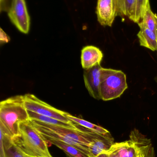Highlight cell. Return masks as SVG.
Segmentation results:
<instances>
[{
    "mask_svg": "<svg viewBox=\"0 0 157 157\" xmlns=\"http://www.w3.org/2000/svg\"><path fill=\"white\" fill-rule=\"evenodd\" d=\"M20 134L13 141L26 156L53 157L47 142L29 121L19 124Z\"/></svg>",
    "mask_w": 157,
    "mask_h": 157,
    "instance_id": "6da1fadb",
    "label": "cell"
},
{
    "mask_svg": "<svg viewBox=\"0 0 157 157\" xmlns=\"http://www.w3.org/2000/svg\"><path fill=\"white\" fill-rule=\"evenodd\" d=\"M29 120L24 95H17L1 101L0 123L6 128L13 138L20 134V124Z\"/></svg>",
    "mask_w": 157,
    "mask_h": 157,
    "instance_id": "7a4b0ae2",
    "label": "cell"
},
{
    "mask_svg": "<svg viewBox=\"0 0 157 157\" xmlns=\"http://www.w3.org/2000/svg\"><path fill=\"white\" fill-rule=\"evenodd\" d=\"M128 87L126 75L123 72L101 69L100 93L102 100L107 101L120 98Z\"/></svg>",
    "mask_w": 157,
    "mask_h": 157,
    "instance_id": "3957f363",
    "label": "cell"
},
{
    "mask_svg": "<svg viewBox=\"0 0 157 157\" xmlns=\"http://www.w3.org/2000/svg\"><path fill=\"white\" fill-rule=\"evenodd\" d=\"M30 121L35 125L55 133L73 141L78 142L84 145L88 146L90 143L95 139L100 138L106 135H101L92 132L88 129H79L78 130L50 125L36 120H30Z\"/></svg>",
    "mask_w": 157,
    "mask_h": 157,
    "instance_id": "277c9868",
    "label": "cell"
},
{
    "mask_svg": "<svg viewBox=\"0 0 157 157\" xmlns=\"http://www.w3.org/2000/svg\"><path fill=\"white\" fill-rule=\"evenodd\" d=\"M24 96L25 106L27 110L38 114L57 119L64 122L75 124L66 116V112L58 109L39 99L33 94H26Z\"/></svg>",
    "mask_w": 157,
    "mask_h": 157,
    "instance_id": "5b68a950",
    "label": "cell"
},
{
    "mask_svg": "<svg viewBox=\"0 0 157 157\" xmlns=\"http://www.w3.org/2000/svg\"><path fill=\"white\" fill-rule=\"evenodd\" d=\"M10 21L19 31L28 33L30 28V17L25 0H14L7 12Z\"/></svg>",
    "mask_w": 157,
    "mask_h": 157,
    "instance_id": "8992f818",
    "label": "cell"
},
{
    "mask_svg": "<svg viewBox=\"0 0 157 157\" xmlns=\"http://www.w3.org/2000/svg\"><path fill=\"white\" fill-rule=\"evenodd\" d=\"M96 14L101 25L111 27L118 16L117 0H98Z\"/></svg>",
    "mask_w": 157,
    "mask_h": 157,
    "instance_id": "52a82bcc",
    "label": "cell"
},
{
    "mask_svg": "<svg viewBox=\"0 0 157 157\" xmlns=\"http://www.w3.org/2000/svg\"><path fill=\"white\" fill-rule=\"evenodd\" d=\"M102 68L99 63L90 69L84 70V82L86 88L90 96L97 100L101 99L100 83Z\"/></svg>",
    "mask_w": 157,
    "mask_h": 157,
    "instance_id": "ba28073f",
    "label": "cell"
},
{
    "mask_svg": "<svg viewBox=\"0 0 157 157\" xmlns=\"http://www.w3.org/2000/svg\"><path fill=\"white\" fill-rule=\"evenodd\" d=\"M103 54L98 48L93 46L84 47L81 51V64L84 70H87L100 63Z\"/></svg>",
    "mask_w": 157,
    "mask_h": 157,
    "instance_id": "9c48e42d",
    "label": "cell"
},
{
    "mask_svg": "<svg viewBox=\"0 0 157 157\" xmlns=\"http://www.w3.org/2000/svg\"><path fill=\"white\" fill-rule=\"evenodd\" d=\"M108 151L116 154L120 157H144L139 147L131 140L114 143Z\"/></svg>",
    "mask_w": 157,
    "mask_h": 157,
    "instance_id": "30bf717a",
    "label": "cell"
},
{
    "mask_svg": "<svg viewBox=\"0 0 157 157\" xmlns=\"http://www.w3.org/2000/svg\"><path fill=\"white\" fill-rule=\"evenodd\" d=\"M130 140L139 147L145 157H155L154 147L149 139L142 135L137 129H134L131 132Z\"/></svg>",
    "mask_w": 157,
    "mask_h": 157,
    "instance_id": "8fae6325",
    "label": "cell"
},
{
    "mask_svg": "<svg viewBox=\"0 0 157 157\" xmlns=\"http://www.w3.org/2000/svg\"><path fill=\"white\" fill-rule=\"evenodd\" d=\"M114 143V139L110 133L95 139L88 145L89 157H96L100 153L108 151Z\"/></svg>",
    "mask_w": 157,
    "mask_h": 157,
    "instance_id": "7c38bea8",
    "label": "cell"
},
{
    "mask_svg": "<svg viewBox=\"0 0 157 157\" xmlns=\"http://www.w3.org/2000/svg\"><path fill=\"white\" fill-rule=\"evenodd\" d=\"M138 25L140 30L137 36L140 45L153 51H157V34L142 25Z\"/></svg>",
    "mask_w": 157,
    "mask_h": 157,
    "instance_id": "4fadbf2b",
    "label": "cell"
},
{
    "mask_svg": "<svg viewBox=\"0 0 157 157\" xmlns=\"http://www.w3.org/2000/svg\"><path fill=\"white\" fill-rule=\"evenodd\" d=\"M29 116V120H36L38 121L50 125H55V126H60V127H65V128H71V129L78 130L80 129L78 127V125L74 124H70L61 121H59L54 118H51L48 116L40 115L34 112L27 110Z\"/></svg>",
    "mask_w": 157,
    "mask_h": 157,
    "instance_id": "5bb4252c",
    "label": "cell"
},
{
    "mask_svg": "<svg viewBox=\"0 0 157 157\" xmlns=\"http://www.w3.org/2000/svg\"><path fill=\"white\" fill-rule=\"evenodd\" d=\"M136 0H117L118 16L127 17L133 21L135 13Z\"/></svg>",
    "mask_w": 157,
    "mask_h": 157,
    "instance_id": "9a60e30c",
    "label": "cell"
},
{
    "mask_svg": "<svg viewBox=\"0 0 157 157\" xmlns=\"http://www.w3.org/2000/svg\"><path fill=\"white\" fill-rule=\"evenodd\" d=\"M43 137L47 141V143H50L62 149L66 154L68 157H89L74 147L69 145L58 140L47 137Z\"/></svg>",
    "mask_w": 157,
    "mask_h": 157,
    "instance_id": "2e32d148",
    "label": "cell"
},
{
    "mask_svg": "<svg viewBox=\"0 0 157 157\" xmlns=\"http://www.w3.org/2000/svg\"><path fill=\"white\" fill-rule=\"evenodd\" d=\"M1 132L0 140L2 141L6 153V157H26L20 149L14 144L13 138Z\"/></svg>",
    "mask_w": 157,
    "mask_h": 157,
    "instance_id": "e0dca14e",
    "label": "cell"
},
{
    "mask_svg": "<svg viewBox=\"0 0 157 157\" xmlns=\"http://www.w3.org/2000/svg\"><path fill=\"white\" fill-rule=\"evenodd\" d=\"M66 116L69 120L76 125L82 126L84 128L88 129L92 132L101 135H107L110 133L105 128L91 123L87 121H85L83 119H80L71 115L70 113L66 112Z\"/></svg>",
    "mask_w": 157,
    "mask_h": 157,
    "instance_id": "ac0fdd59",
    "label": "cell"
},
{
    "mask_svg": "<svg viewBox=\"0 0 157 157\" xmlns=\"http://www.w3.org/2000/svg\"><path fill=\"white\" fill-rule=\"evenodd\" d=\"M157 34V15L151 9L150 3H147L142 21L138 23Z\"/></svg>",
    "mask_w": 157,
    "mask_h": 157,
    "instance_id": "d6986e66",
    "label": "cell"
},
{
    "mask_svg": "<svg viewBox=\"0 0 157 157\" xmlns=\"http://www.w3.org/2000/svg\"><path fill=\"white\" fill-rule=\"evenodd\" d=\"M149 2V0H136L135 13L133 22L138 24L142 21L147 5Z\"/></svg>",
    "mask_w": 157,
    "mask_h": 157,
    "instance_id": "ffe728a7",
    "label": "cell"
},
{
    "mask_svg": "<svg viewBox=\"0 0 157 157\" xmlns=\"http://www.w3.org/2000/svg\"><path fill=\"white\" fill-rule=\"evenodd\" d=\"M14 0H0V11L8 12Z\"/></svg>",
    "mask_w": 157,
    "mask_h": 157,
    "instance_id": "44dd1931",
    "label": "cell"
},
{
    "mask_svg": "<svg viewBox=\"0 0 157 157\" xmlns=\"http://www.w3.org/2000/svg\"><path fill=\"white\" fill-rule=\"evenodd\" d=\"M10 37L8 36V35L1 29V37H0V42L1 45L5 43H8L10 41Z\"/></svg>",
    "mask_w": 157,
    "mask_h": 157,
    "instance_id": "7402d4cb",
    "label": "cell"
},
{
    "mask_svg": "<svg viewBox=\"0 0 157 157\" xmlns=\"http://www.w3.org/2000/svg\"><path fill=\"white\" fill-rule=\"evenodd\" d=\"M109 157V153L108 150V151H104L102 153H100V154L97 156L96 157Z\"/></svg>",
    "mask_w": 157,
    "mask_h": 157,
    "instance_id": "603a6c76",
    "label": "cell"
},
{
    "mask_svg": "<svg viewBox=\"0 0 157 157\" xmlns=\"http://www.w3.org/2000/svg\"><path fill=\"white\" fill-rule=\"evenodd\" d=\"M109 157H120L118 155L114 154V153H111V152H109Z\"/></svg>",
    "mask_w": 157,
    "mask_h": 157,
    "instance_id": "cb8c5ba5",
    "label": "cell"
},
{
    "mask_svg": "<svg viewBox=\"0 0 157 157\" xmlns=\"http://www.w3.org/2000/svg\"><path fill=\"white\" fill-rule=\"evenodd\" d=\"M156 82H157V78H156Z\"/></svg>",
    "mask_w": 157,
    "mask_h": 157,
    "instance_id": "d4e9b609",
    "label": "cell"
},
{
    "mask_svg": "<svg viewBox=\"0 0 157 157\" xmlns=\"http://www.w3.org/2000/svg\"><path fill=\"white\" fill-rule=\"evenodd\" d=\"M143 157V156H139V157Z\"/></svg>",
    "mask_w": 157,
    "mask_h": 157,
    "instance_id": "484cf974",
    "label": "cell"
},
{
    "mask_svg": "<svg viewBox=\"0 0 157 157\" xmlns=\"http://www.w3.org/2000/svg\"><path fill=\"white\" fill-rule=\"evenodd\" d=\"M26 157H29L26 156Z\"/></svg>",
    "mask_w": 157,
    "mask_h": 157,
    "instance_id": "4316f807",
    "label": "cell"
}]
</instances>
